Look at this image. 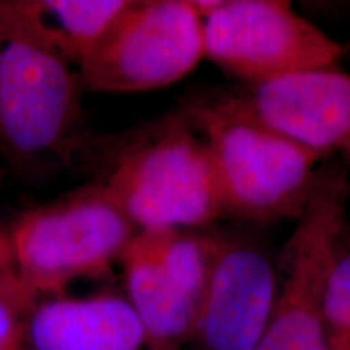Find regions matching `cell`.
<instances>
[{
	"label": "cell",
	"instance_id": "cell-1",
	"mask_svg": "<svg viewBox=\"0 0 350 350\" xmlns=\"http://www.w3.org/2000/svg\"><path fill=\"white\" fill-rule=\"evenodd\" d=\"M99 185L138 230H191L227 214L206 142L183 109L131 139Z\"/></svg>",
	"mask_w": 350,
	"mask_h": 350
},
{
	"label": "cell",
	"instance_id": "cell-2",
	"mask_svg": "<svg viewBox=\"0 0 350 350\" xmlns=\"http://www.w3.org/2000/svg\"><path fill=\"white\" fill-rule=\"evenodd\" d=\"M182 109L206 142L227 214L245 221L300 216L327 156L232 116L206 96Z\"/></svg>",
	"mask_w": 350,
	"mask_h": 350
},
{
	"label": "cell",
	"instance_id": "cell-3",
	"mask_svg": "<svg viewBox=\"0 0 350 350\" xmlns=\"http://www.w3.org/2000/svg\"><path fill=\"white\" fill-rule=\"evenodd\" d=\"M138 232L98 183L23 214L8 237L16 275L46 299L77 279L107 274Z\"/></svg>",
	"mask_w": 350,
	"mask_h": 350
},
{
	"label": "cell",
	"instance_id": "cell-4",
	"mask_svg": "<svg viewBox=\"0 0 350 350\" xmlns=\"http://www.w3.org/2000/svg\"><path fill=\"white\" fill-rule=\"evenodd\" d=\"M350 183L334 164L321 165L312 195L278 261L279 288L256 350H329L325 288L334 243L347 221Z\"/></svg>",
	"mask_w": 350,
	"mask_h": 350
},
{
	"label": "cell",
	"instance_id": "cell-5",
	"mask_svg": "<svg viewBox=\"0 0 350 350\" xmlns=\"http://www.w3.org/2000/svg\"><path fill=\"white\" fill-rule=\"evenodd\" d=\"M203 59V20L190 0H129L78 72L94 93H138L180 81Z\"/></svg>",
	"mask_w": 350,
	"mask_h": 350
},
{
	"label": "cell",
	"instance_id": "cell-6",
	"mask_svg": "<svg viewBox=\"0 0 350 350\" xmlns=\"http://www.w3.org/2000/svg\"><path fill=\"white\" fill-rule=\"evenodd\" d=\"M204 59L245 85L338 68L342 44L284 0H222L203 20Z\"/></svg>",
	"mask_w": 350,
	"mask_h": 350
},
{
	"label": "cell",
	"instance_id": "cell-7",
	"mask_svg": "<svg viewBox=\"0 0 350 350\" xmlns=\"http://www.w3.org/2000/svg\"><path fill=\"white\" fill-rule=\"evenodd\" d=\"M125 297L154 350H185L211 278V235L190 229L139 230L120 261Z\"/></svg>",
	"mask_w": 350,
	"mask_h": 350
},
{
	"label": "cell",
	"instance_id": "cell-8",
	"mask_svg": "<svg viewBox=\"0 0 350 350\" xmlns=\"http://www.w3.org/2000/svg\"><path fill=\"white\" fill-rule=\"evenodd\" d=\"M77 67L0 23V148L20 159L51 154L80 116Z\"/></svg>",
	"mask_w": 350,
	"mask_h": 350
},
{
	"label": "cell",
	"instance_id": "cell-9",
	"mask_svg": "<svg viewBox=\"0 0 350 350\" xmlns=\"http://www.w3.org/2000/svg\"><path fill=\"white\" fill-rule=\"evenodd\" d=\"M222 111L329 156L350 143V75L310 70L204 94Z\"/></svg>",
	"mask_w": 350,
	"mask_h": 350
},
{
	"label": "cell",
	"instance_id": "cell-10",
	"mask_svg": "<svg viewBox=\"0 0 350 350\" xmlns=\"http://www.w3.org/2000/svg\"><path fill=\"white\" fill-rule=\"evenodd\" d=\"M211 245L206 299L185 350H256L278 297V266L245 239L211 235Z\"/></svg>",
	"mask_w": 350,
	"mask_h": 350
},
{
	"label": "cell",
	"instance_id": "cell-11",
	"mask_svg": "<svg viewBox=\"0 0 350 350\" xmlns=\"http://www.w3.org/2000/svg\"><path fill=\"white\" fill-rule=\"evenodd\" d=\"M26 350H154L125 295L46 297L34 301Z\"/></svg>",
	"mask_w": 350,
	"mask_h": 350
},
{
	"label": "cell",
	"instance_id": "cell-12",
	"mask_svg": "<svg viewBox=\"0 0 350 350\" xmlns=\"http://www.w3.org/2000/svg\"><path fill=\"white\" fill-rule=\"evenodd\" d=\"M129 0H0V23L80 68Z\"/></svg>",
	"mask_w": 350,
	"mask_h": 350
},
{
	"label": "cell",
	"instance_id": "cell-13",
	"mask_svg": "<svg viewBox=\"0 0 350 350\" xmlns=\"http://www.w3.org/2000/svg\"><path fill=\"white\" fill-rule=\"evenodd\" d=\"M325 325L329 350H350V222L334 243L325 288Z\"/></svg>",
	"mask_w": 350,
	"mask_h": 350
},
{
	"label": "cell",
	"instance_id": "cell-14",
	"mask_svg": "<svg viewBox=\"0 0 350 350\" xmlns=\"http://www.w3.org/2000/svg\"><path fill=\"white\" fill-rule=\"evenodd\" d=\"M38 299L15 271L0 275V350H26V332Z\"/></svg>",
	"mask_w": 350,
	"mask_h": 350
},
{
	"label": "cell",
	"instance_id": "cell-15",
	"mask_svg": "<svg viewBox=\"0 0 350 350\" xmlns=\"http://www.w3.org/2000/svg\"><path fill=\"white\" fill-rule=\"evenodd\" d=\"M15 271L10 237L0 230V275Z\"/></svg>",
	"mask_w": 350,
	"mask_h": 350
},
{
	"label": "cell",
	"instance_id": "cell-16",
	"mask_svg": "<svg viewBox=\"0 0 350 350\" xmlns=\"http://www.w3.org/2000/svg\"><path fill=\"white\" fill-rule=\"evenodd\" d=\"M342 154L345 156V159H347V161H349V163H350V143L347 144V146H345V148H344Z\"/></svg>",
	"mask_w": 350,
	"mask_h": 350
},
{
	"label": "cell",
	"instance_id": "cell-17",
	"mask_svg": "<svg viewBox=\"0 0 350 350\" xmlns=\"http://www.w3.org/2000/svg\"><path fill=\"white\" fill-rule=\"evenodd\" d=\"M345 55H349V57H350V49H347V54H345Z\"/></svg>",
	"mask_w": 350,
	"mask_h": 350
}]
</instances>
